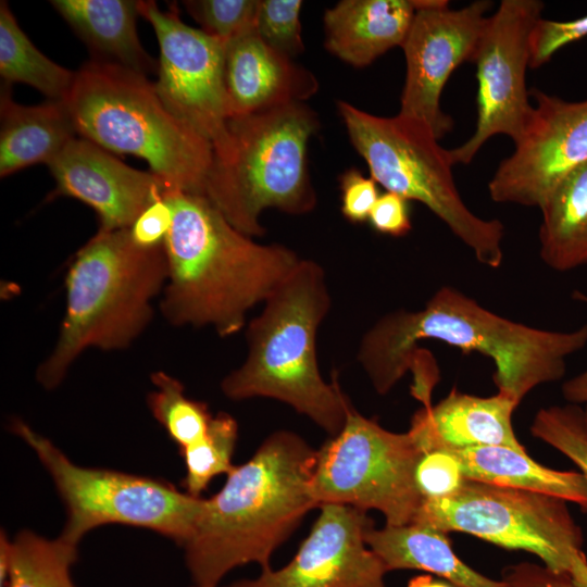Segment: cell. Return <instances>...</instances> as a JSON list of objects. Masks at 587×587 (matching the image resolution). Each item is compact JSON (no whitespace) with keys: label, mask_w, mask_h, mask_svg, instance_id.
<instances>
[{"label":"cell","mask_w":587,"mask_h":587,"mask_svg":"<svg viewBox=\"0 0 587 587\" xmlns=\"http://www.w3.org/2000/svg\"><path fill=\"white\" fill-rule=\"evenodd\" d=\"M423 340L489 358L498 392L520 404L537 386L564 376L566 359L587 345V324L570 332L536 328L442 286L422 309L389 312L362 336L357 359L377 394L389 392L413 371Z\"/></svg>","instance_id":"1"},{"label":"cell","mask_w":587,"mask_h":587,"mask_svg":"<svg viewBox=\"0 0 587 587\" xmlns=\"http://www.w3.org/2000/svg\"><path fill=\"white\" fill-rule=\"evenodd\" d=\"M165 196L173 220L163 242L167 279L160 311L174 326L233 336L301 258L288 247L262 245L240 233L201 195L167 189Z\"/></svg>","instance_id":"2"},{"label":"cell","mask_w":587,"mask_h":587,"mask_svg":"<svg viewBox=\"0 0 587 587\" xmlns=\"http://www.w3.org/2000/svg\"><path fill=\"white\" fill-rule=\"evenodd\" d=\"M314 450L288 430L271 434L245 463L229 471L224 486L203 504L183 546L193 586L217 587L233 569L270 559L317 508L310 484Z\"/></svg>","instance_id":"3"},{"label":"cell","mask_w":587,"mask_h":587,"mask_svg":"<svg viewBox=\"0 0 587 587\" xmlns=\"http://www.w3.org/2000/svg\"><path fill=\"white\" fill-rule=\"evenodd\" d=\"M263 303L246 327V359L222 379V392L237 401L278 400L337 435L352 405L319 369L316 333L332 304L323 267L301 259Z\"/></svg>","instance_id":"4"},{"label":"cell","mask_w":587,"mask_h":587,"mask_svg":"<svg viewBox=\"0 0 587 587\" xmlns=\"http://www.w3.org/2000/svg\"><path fill=\"white\" fill-rule=\"evenodd\" d=\"M167 279L163 246L143 249L128 228L99 233L75 254L65 278L66 307L59 337L36 371L46 389L58 387L87 349H126L153 316Z\"/></svg>","instance_id":"5"},{"label":"cell","mask_w":587,"mask_h":587,"mask_svg":"<svg viewBox=\"0 0 587 587\" xmlns=\"http://www.w3.org/2000/svg\"><path fill=\"white\" fill-rule=\"evenodd\" d=\"M63 101L79 137L145 160L167 189L202 196L213 147L164 105L146 75L92 59Z\"/></svg>","instance_id":"6"},{"label":"cell","mask_w":587,"mask_h":587,"mask_svg":"<svg viewBox=\"0 0 587 587\" xmlns=\"http://www.w3.org/2000/svg\"><path fill=\"white\" fill-rule=\"evenodd\" d=\"M315 114L294 102L228 121L229 149L213 158L202 196L240 233L264 235L265 209L300 215L316 205L307 149Z\"/></svg>","instance_id":"7"},{"label":"cell","mask_w":587,"mask_h":587,"mask_svg":"<svg viewBox=\"0 0 587 587\" xmlns=\"http://www.w3.org/2000/svg\"><path fill=\"white\" fill-rule=\"evenodd\" d=\"M337 105L352 146L378 185L424 204L483 265L502 264V222L482 218L466 207L454 184L449 150L426 124L399 114L376 116L346 101Z\"/></svg>","instance_id":"8"},{"label":"cell","mask_w":587,"mask_h":587,"mask_svg":"<svg viewBox=\"0 0 587 587\" xmlns=\"http://www.w3.org/2000/svg\"><path fill=\"white\" fill-rule=\"evenodd\" d=\"M12 432L29 446L50 475L65 508L60 534L78 546L90 530L121 524L155 532L183 547L200 515L203 498L154 477L82 466L49 438L15 419Z\"/></svg>","instance_id":"9"},{"label":"cell","mask_w":587,"mask_h":587,"mask_svg":"<svg viewBox=\"0 0 587 587\" xmlns=\"http://www.w3.org/2000/svg\"><path fill=\"white\" fill-rule=\"evenodd\" d=\"M413 523L532 552L549 572L570 578L587 563L566 501L540 492L465 479L449 497L423 499Z\"/></svg>","instance_id":"10"},{"label":"cell","mask_w":587,"mask_h":587,"mask_svg":"<svg viewBox=\"0 0 587 587\" xmlns=\"http://www.w3.org/2000/svg\"><path fill=\"white\" fill-rule=\"evenodd\" d=\"M422 454L410 429L387 430L351 407L342 429L316 450L311 496L317 508L373 509L386 525L411 524L423 502L414 477Z\"/></svg>","instance_id":"11"},{"label":"cell","mask_w":587,"mask_h":587,"mask_svg":"<svg viewBox=\"0 0 587 587\" xmlns=\"http://www.w3.org/2000/svg\"><path fill=\"white\" fill-rule=\"evenodd\" d=\"M544 8L540 0H502L488 16L473 59L476 126L466 141L449 150L453 165L471 163L494 136L505 135L514 145L522 138L533 111L525 80L530 36Z\"/></svg>","instance_id":"12"},{"label":"cell","mask_w":587,"mask_h":587,"mask_svg":"<svg viewBox=\"0 0 587 587\" xmlns=\"http://www.w3.org/2000/svg\"><path fill=\"white\" fill-rule=\"evenodd\" d=\"M139 15L155 33L160 58L154 83L164 105L213 147V158L229 149L230 113L224 84L225 43L186 25L175 10L155 1L138 3Z\"/></svg>","instance_id":"13"},{"label":"cell","mask_w":587,"mask_h":587,"mask_svg":"<svg viewBox=\"0 0 587 587\" xmlns=\"http://www.w3.org/2000/svg\"><path fill=\"white\" fill-rule=\"evenodd\" d=\"M415 13L401 46L405 80L399 115L426 124L439 140L453 127L440 105L447 80L474 59L492 3L474 1L450 9L446 0H413Z\"/></svg>","instance_id":"14"},{"label":"cell","mask_w":587,"mask_h":587,"mask_svg":"<svg viewBox=\"0 0 587 587\" xmlns=\"http://www.w3.org/2000/svg\"><path fill=\"white\" fill-rule=\"evenodd\" d=\"M522 138L488 183L491 200L540 209L558 185L587 162V99L566 101L539 89Z\"/></svg>","instance_id":"15"},{"label":"cell","mask_w":587,"mask_h":587,"mask_svg":"<svg viewBox=\"0 0 587 587\" xmlns=\"http://www.w3.org/2000/svg\"><path fill=\"white\" fill-rule=\"evenodd\" d=\"M294 559L277 571L224 587H385L387 570L367 547L364 535L374 522L365 511L323 504Z\"/></svg>","instance_id":"16"},{"label":"cell","mask_w":587,"mask_h":587,"mask_svg":"<svg viewBox=\"0 0 587 587\" xmlns=\"http://www.w3.org/2000/svg\"><path fill=\"white\" fill-rule=\"evenodd\" d=\"M48 166L55 182L49 198L70 197L90 207L98 215L99 233L129 228L167 190L151 171L133 168L79 136Z\"/></svg>","instance_id":"17"},{"label":"cell","mask_w":587,"mask_h":587,"mask_svg":"<svg viewBox=\"0 0 587 587\" xmlns=\"http://www.w3.org/2000/svg\"><path fill=\"white\" fill-rule=\"evenodd\" d=\"M224 84L230 117L301 102L317 90L314 76L268 47L255 28L225 43Z\"/></svg>","instance_id":"18"},{"label":"cell","mask_w":587,"mask_h":587,"mask_svg":"<svg viewBox=\"0 0 587 587\" xmlns=\"http://www.w3.org/2000/svg\"><path fill=\"white\" fill-rule=\"evenodd\" d=\"M517 405L500 392L478 397L452 389L437 404L420 409L412 417L410 430L423 452L487 446L526 451L512 424Z\"/></svg>","instance_id":"19"},{"label":"cell","mask_w":587,"mask_h":587,"mask_svg":"<svg viewBox=\"0 0 587 587\" xmlns=\"http://www.w3.org/2000/svg\"><path fill=\"white\" fill-rule=\"evenodd\" d=\"M415 13L413 0H342L324 14L325 47L357 67L402 46Z\"/></svg>","instance_id":"20"},{"label":"cell","mask_w":587,"mask_h":587,"mask_svg":"<svg viewBox=\"0 0 587 587\" xmlns=\"http://www.w3.org/2000/svg\"><path fill=\"white\" fill-rule=\"evenodd\" d=\"M0 176L25 167L49 165L78 135L63 100L38 105L14 101L11 85L2 84L0 96Z\"/></svg>","instance_id":"21"},{"label":"cell","mask_w":587,"mask_h":587,"mask_svg":"<svg viewBox=\"0 0 587 587\" xmlns=\"http://www.w3.org/2000/svg\"><path fill=\"white\" fill-rule=\"evenodd\" d=\"M55 11L91 49L93 60L114 63L147 74L158 63L137 35V0H52Z\"/></svg>","instance_id":"22"},{"label":"cell","mask_w":587,"mask_h":587,"mask_svg":"<svg viewBox=\"0 0 587 587\" xmlns=\"http://www.w3.org/2000/svg\"><path fill=\"white\" fill-rule=\"evenodd\" d=\"M367 547L380 559L387 572L415 569L446 578L457 587H511L489 579L461 561L445 532L411 523L401 526L369 527Z\"/></svg>","instance_id":"23"},{"label":"cell","mask_w":587,"mask_h":587,"mask_svg":"<svg viewBox=\"0 0 587 587\" xmlns=\"http://www.w3.org/2000/svg\"><path fill=\"white\" fill-rule=\"evenodd\" d=\"M446 451L457 458L467 480L553 496L576 503L587 512V479L580 472L546 467L529 458L526 451L508 447Z\"/></svg>","instance_id":"24"},{"label":"cell","mask_w":587,"mask_h":587,"mask_svg":"<svg viewBox=\"0 0 587 587\" xmlns=\"http://www.w3.org/2000/svg\"><path fill=\"white\" fill-rule=\"evenodd\" d=\"M539 255L558 272L587 263V162L572 171L539 209Z\"/></svg>","instance_id":"25"},{"label":"cell","mask_w":587,"mask_h":587,"mask_svg":"<svg viewBox=\"0 0 587 587\" xmlns=\"http://www.w3.org/2000/svg\"><path fill=\"white\" fill-rule=\"evenodd\" d=\"M78 546L24 529L0 538V587H76L71 575Z\"/></svg>","instance_id":"26"},{"label":"cell","mask_w":587,"mask_h":587,"mask_svg":"<svg viewBox=\"0 0 587 587\" xmlns=\"http://www.w3.org/2000/svg\"><path fill=\"white\" fill-rule=\"evenodd\" d=\"M0 75L4 84H26L48 100H64L74 82L72 72L50 60L18 26L8 2H0Z\"/></svg>","instance_id":"27"},{"label":"cell","mask_w":587,"mask_h":587,"mask_svg":"<svg viewBox=\"0 0 587 587\" xmlns=\"http://www.w3.org/2000/svg\"><path fill=\"white\" fill-rule=\"evenodd\" d=\"M151 383L148 407L179 450L203 439L213 419L208 405L187 397L183 384L163 371L152 373Z\"/></svg>","instance_id":"28"},{"label":"cell","mask_w":587,"mask_h":587,"mask_svg":"<svg viewBox=\"0 0 587 587\" xmlns=\"http://www.w3.org/2000/svg\"><path fill=\"white\" fill-rule=\"evenodd\" d=\"M238 435L236 420L220 412L213 415L203 439L180 450L185 464L183 486L193 497H201L213 478L228 474Z\"/></svg>","instance_id":"29"},{"label":"cell","mask_w":587,"mask_h":587,"mask_svg":"<svg viewBox=\"0 0 587 587\" xmlns=\"http://www.w3.org/2000/svg\"><path fill=\"white\" fill-rule=\"evenodd\" d=\"M530 432L566 455L587 479V419L584 409L572 403L540 409Z\"/></svg>","instance_id":"30"},{"label":"cell","mask_w":587,"mask_h":587,"mask_svg":"<svg viewBox=\"0 0 587 587\" xmlns=\"http://www.w3.org/2000/svg\"><path fill=\"white\" fill-rule=\"evenodd\" d=\"M260 0H189L183 4L205 34L224 43L255 28Z\"/></svg>","instance_id":"31"},{"label":"cell","mask_w":587,"mask_h":587,"mask_svg":"<svg viewBox=\"0 0 587 587\" xmlns=\"http://www.w3.org/2000/svg\"><path fill=\"white\" fill-rule=\"evenodd\" d=\"M300 0H260L255 30L272 49L290 59L303 51Z\"/></svg>","instance_id":"32"},{"label":"cell","mask_w":587,"mask_h":587,"mask_svg":"<svg viewBox=\"0 0 587 587\" xmlns=\"http://www.w3.org/2000/svg\"><path fill=\"white\" fill-rule=\"evenodd\" d=\"M414 477L423 499L449 497L455 494L465 480L457 458L441 449L423 452Z\"/></svg>","instance_id":"33"},{"label":"cell","mask_w":587,"mask_h":587,"mask_svg":"<svg viewBox=\"0 0 587 587\" xmlns=\"http://www.w3.org/2000/svg\"><path fill=\"white\" fill-rule=\"evenodd\" d=\"M587 36V15L572 21L540 18L530 36V64L537 68L564 46Z\"/></svg>","instance_id":"34"},{"label":"cell","mask_w":587,"mask_h":587,"mask_svg":"<svg viewBox=\"0 0 587 587\" xmlns=\"http://www.w3.org/2000/svg\"><path fill=\"white\" fill-rule=\"evenodd\" d=\"M341 190V213L351 223L369 221L370 213L379 193L377 183L365 177L358 168L346 171L339 178Z\"/></svg>","instance_id":"35"},{"label":"cell","mask_w":587,"mask_h":587,"mask_svg":"<svg viewBox=\"0 0 587 587\" xmlns=\"http://www.w3.org/2000/svg\"><path fill=\"white\" fill-rule=\"evenodd\" d=\"M173 208L164 195L147 207L128 228L133 242L143 249L163 246L171 228Z\"/></svg>","instance_id":"36"},{"label":"cell","mask_w":587,"mask_h":587,"mask_svg":"<svg viewBox=\"0 0 587 587\" xmlns=\"http://www.w3.org/2000/svg\"><path fill=\"white\" fill-rule=\"evenodd\" d=\"M369 222L380 234L394 237L407 235L412 227L408 200L389 191L379 195Z\"/></svg>","instance_id":"37"},{"label":"cell","mask_w":587,"mask_h":587,"mask_svg":"<svg viewBox=\"0 0 587 587\" xmlns=\"http://www.w3.org/2000/svg\"><path fill=\"white\" fill-rule=\"evenodd\" d=\"M573 298L587 304V295L580 291H573ZM562 395L572 404H585V415L587 419V370L567 379L562 385Z\"/></svg>","instance_id":"38"},{"label":"cell","mask_w":587,"mask_h":587,"mask_svg":"<svg viewBox=\"0 0 587 587\" xmlns=\"http://www.w3.org/2000/svg\"><path fill=\"white\" fill-rule=\"evenodd\" d=\"M532 587H575L570 577L539 570L533 577Z\"/></svg>","instance_id":"39"},{"label":"cell","mask_w":587,"mask_h":587,"mask_svg":"<svg viewBox=\"0 0 587 587\" xmlns=\"http://www.w3.org/2000/svg\"><path fill=\"white\" fill-rule=\"evenodd\" d=\"M407 587H452L449 584L433 578L430 575H419L411 578Z\"/></svg>","instance_id":"40"},{"label":"cell","mask_w":587,"mask_h":587,"mask_svg":"<svg viewBox=\"0 0 587 587\" xmlns=\"http://www.w3.org/2000/svg\"><path fill=\"white\" fill-rule=\"evenodd\" d=\"M571 580L575 587H587V565H585Z\"/></svg>","instance_id":"41"},{"label":"cell","mask_w":587,"mask_h":587,"mask_svg":"<svg viewBox=\"0 0 587 587\" xmlns=\"http://www.w3.org/2000/svg\"><path fill=\"white\" fill-rule=\"evenodd\" d=\"M192 587H196V586H192Z\"/></svg>","instance_id":"42"}]
</instances>
